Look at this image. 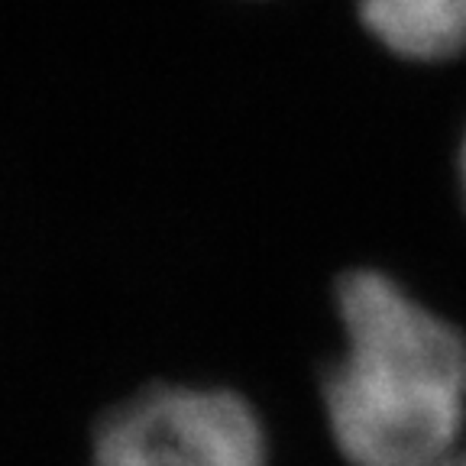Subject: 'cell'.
I'll use <instances>...</instances> for the list:
<instances>
[{"label":"cell","mask_w":466,"mask_h":466,"mask_svg":"<svg viewBox=\"0 0 466 466\" xmlns=\"http://www.w3.org/2000/svg\"><path fill=\"white\" fill-rule=\"evenodd\" d=\"M447 466H466V457H453V460H451V463H447Z\"/></svg>","instance_id":"4"},{"label":"cell","mask_w":466,"mask_h":466,"mask_svg":"<svg viewBox=\"0 0 466 466\" xmlns=\"http://www.w3.org/2000/svg\"><path fill=\"white\" fill-rule=\"evenodd\" d=\"M463 166H466V159H463Z\"/></svg>","instance_id":"5"},{"label":"cell","mask_w":466,"mask_h":466,"mask_svg":"<svg viewBox=\"0 0 466 466\" xmlns=\"http://www.w3.org/2000/svg\"><path fill=\"white\" fill-rule=\"evenodd\" d=\"M347 353L324 376V408L353 466H447L466 418V337L392 279L340 282Z\"/></svg>","instance_id":"1"},{"label":"cell","mask_w":466,"mask_h":466,"mask_svg":"<svg viewBox=\"0 0 466 466\" xmlns=\"http://www.w3.org/2000/svg\"><path fill=\"white\" fill-rule=\"evenodd\" d=\"M360 14L408 58H447L466 46V0H360Z\"/></svg>","instance_id":"3"},{"label":"cell","mask_w":466,"mask_h":466,"mask_svg":"<svg viewBox=\"0 0 466 466\" xmlns=\"http://www.w3.org/2000/svg\"><path fill=\"white\" fill-rule=\"evenodd\" d=\"M91 466H266V437L240 395L156 386L104 418Z\"/></svg>","instance_id":"2"}]
</instances>
